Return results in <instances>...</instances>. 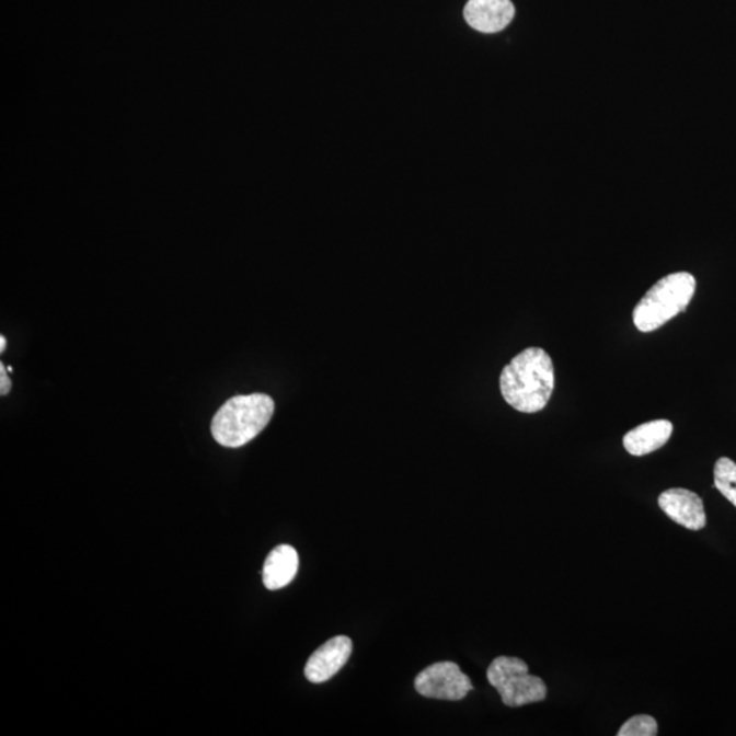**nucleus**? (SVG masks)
Returning a JSON list of instances; mask_svg holds the SVG:
<instances>
[{"instance_id": "1", "label": "nucleus", "mask_w": 736, "mask_h": 736, "mask_svg": "<svg viewBox=\"0 0 736 736\" xmlns=\"http://www.w3.org/2000/svg\"><path fill=\"white\" fill-rule=\"evenodd\" d=\"M499 387L507 404L524 414H537L549 404L555 388V370L542 348L522 350L501 373Z\"/></svg>"}, {"instance_id": "2", "label": "nucleus", "mask_w": 736, "mask_h": 736, "mask_svg": "<svg viewBox=\"0 0 736 736\" xmlns=\"http://www.w3.org/2000/svg\"><path fill=\"white\" fill-rule=\"evenodd\" d=\"M275 412L271 395L254 393L237 395L216 412L211 435L225 448H242L264 432Z\"/></svg>"}, {"instance_id": "3", "label": "nucleus", "mask_w": 736, "mask_h": 736, "mask_svg": "<svg viewBox=\"0 0 736 736\" xmlns=\"http://www.w3.org/2000/svg\"><path fill=\"white\" fill-rule=\"evenodd\" d=\"M695 292V278L688 272L663 277L645 294L633 311V322L640 332L649 333L688 309Z\"/></svg>"}, {"instance_id": "4", "label": "nucleus", "mask_w": 736, "mask_h": 736, "mask_svg": "<svg viewBox=\"0 0 736 736\" xmlns=\"http://www.w3.org/2000/svg\"><path fill=\"white\" fill-rule=\"evenodd\" d=\"M487 679L506 706L534 704L548 697L543 680L529 674L527 663L518 657H496L488 667Z\"/></svg>"}, {"instance_id": "5", "label": "nucleus", "mask_w": 736, "mask_h": 736, "mask_svg": "<svg viewBox=\"0 0 736 736\" xmlns=\"http://www.w3.org/2000/svg\"><path fill=\"white\" fill-rule=\"evenodd\" d=\"M417 693L427 699L460 701L473 689L471 679L453 662L428 666L415 679Z\"/></svg>"}, {"instance_id": "6", "label": "nucleus", "mask_w": 736, "mask_h": 736, "mask_svg": "<svg viewBox=\"0 0 736 736\" xmlns=\"http://www.w3.org/2000/svg\"><path fill=\"white\" fill-rule=\"evenodd\" d=\"M353 648V640L347 635H337V637L326 641L307 662L306 678L312 683L326 682L347 665Z\"/></svg>"}, {"instance_id": "7", "label": "nucleus", "mask_w": 736, "mask_h": 736, "mask_svg": "<svg viewBox=\"0 0 736 736\" xmlns=\"http://www.w3.org/2000/svg\"><path fill=\"white\" fill-rule=\"evenodd\" d=\"M659 506L672 521L690 531H700L706 526L704 504L693 491L667 490L659 496Z\"/></svg>"}, {"instance_id": "8", "label": "nucleus", "mask_w": 736, "mask_h": 736, "mask_svg": "<svg viewBox=\"0 0 736 736\" xmlns=\"http://www.w3.org/2000/svg\"><path fill=\"white\" fill-rule=\"evenodd\" d=\"M515 13L510 0H470L464 9L468 25L482 33L504 31Z\"/></svg>"}, {"instance_id": "9", "label": "nucleus", "mask_w": 736, "mask_h": 736, "mask_svg": "<svg viewBox=\"0 0 736 736\" xmlns=\"http://www.w3.org/2000/svg\"><path fill=\"white\" fill-rule=\"evenodd\" d=\"M299 571L298 551L288 544L277 545L267 555L264 565V585L267 589L277 590L294 582Z\"/></svg>"}, {"instance_id": "10", "label": "nucleus", "mask_w": 736, "mask_h": 736, "mask_svg": "<svg viewBox=\"0 0 736 736\" xmlns=\"http://www.w3.org/2000/svg\"><path fill=\"white\" fill-rule=\"evenodd\" d=\"M672 423L654 421L632 429L623 438L624 449L635 457L646 456L659 450L668 442L672 434Z\"/></svg>"}, {"instance_id": "11", "label": "nucleus", "mask_w": 736, "mask_h": 736, "mask_svg": "<svg viewBox=\"0 0 736 736\" xmlns=\"http://www.w3.org/2000/svg\"><path fill=\"white\" fill-rule=\"evenodd\" d=\"M715 487L736 507V464L727 457L716 462Z\"/></svg>"}, {"instance_id": "12", "label": "nucleus", "mask_w": 736, "mask_h": 736, "mask_svg": "<svg viewBox=\"0 0 736 736\" xmlns=\"http://www.w3.org/2000/svg\"><path fill=\"white\" fill-rule=\"evenodd\" d=\"M657 735V723L654 717L648 715H639L629 718L618 732V736H655Z\"/></svg>"}, {"instance_id": "13", "label": "nucleus", "mask_w": 736, "mask_h": 736, "mask_svg": "<svg viewBox=\"0 0 736 736\" xmlns=\"http://www.w3.org/2000/svg\"><path fill=\"white\" fill-rule=\"evenodd\" d=\"M11 390V381L5 373V367L3 364H0V394L8 395Z\"/></svg>"}, {"instance_id": "14", "label": "nucleus", "mask_w": 736, "mask_h": 736, "mask_svg": "<svg viewBox=\"0 0 736 736\" xmlns=\"http://www.w3.org/2000/svg\"><path fill=\"white\" fill-rule=\"evenodd\" d=\"M5 344H8V342H5L4 336H0V353L2 354L4 353Z\"/></svg>"}]
</instances>
